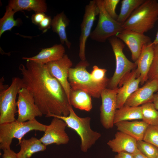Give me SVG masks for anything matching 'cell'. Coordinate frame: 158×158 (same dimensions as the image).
Masks as SVG:
<instances>
[{
	"label": "cell",
	"instance_id": "1",
	"mask_svg": "<svg viewBox=\"0 0 158 158\" xmlns=\"http://www.w3.org/2000/svg\"><path fill=\"white\" fill-rule=\"evenodd\" d=\"M20 64L23 87L32 94L36 104L46 117L51 115L68 116L70 105L67 95L59 81L49 73L45 64L26 60Z\"/></svg>",
	"mask_w": 158,
	"mask_h": 158
},
{
	"label": "cell",
	"instance_id": "2",
	"mask_svg": "<svg viewBox=\"0 0 158 158\" xmlns=\"http://www.w3.org/2000/svg\"><path fill=\"white\" fill-rule=\"evenodd\" d=\"M158 19V2L145 0L122 25L123 30L144 34L152 29Z\"/></svg>",
	"mask_w": 158,
	"mask_h": 158
},
{
	"label": "cell",
	"instance_id": "3",
	"mask_svg": "<svg viewBox=\"0 0 158 158\" xmlns=\"http://www.w3.org/2000/svg\"><path fill=\"white\" fill-rule=\"evenodd\" d=\"M89 63L86 60H81L74 68L69 70L68 80L71 88L83 90L91 97L99 98L102 91L107 88L109 82L101 83L95 82L87 71Z\"/></svg>",
	"mask_w": 158,
	"mask_h": 158
},
{
	"label": "cell",
	"instance_id": "4",
	"mask_svg": "<svg viewBox=\"0 0 158 158\" xmlns=\"http://www.w3.org/2000/svg\"><path fill=\"white\" fill-rule=\"evenodd\" d=\"M70 113L66 116L51 115L50 117H56L63 120L67 127L74 130L80 138L81 150L86 152L101 137L100 133L93 130L90 127V117L78 116L70 104L69 106Z\"/></svg>",
	"mask_w": 158,
	"mask_h": 158
},
{
	"label": "cell",
	"instance_id": "5",
	"mask_svg": "<svg viewBox=\"0 0 158 158\" xmlns=\"http://www.w3.org/2000/svg\"><path fill=\"white\" fill-rule=\"evenodd\" d=\"M47 125L42 124L35 118L25 122L16 120L12 122L0 124V148L2 150L10 149L13 138L18 140V144L23 136L32 130L44 132Z\"/></svg>",
	"mask_w": 158,
	"mask_h": 158
},
{
	"label": "cell",
	"instance_id": "6",
	"mask_svg": "<svg viewBox=\"0 0 158 158\" xmlns=\"http://www.w3.org/2000/svg\"><path fill=\"white\" fill-rule=\"evenodd\" d=\"M116 60V69L113 76L109 79L107 88H116L124 79L137 67L136 62L129 60L124 54L125 47L123 42L116 36L109 38Z\"/></svg>",
	"mask_w": 158,
	"mask_h": 158
},
{
	"label": "cell",
	"instance_id": "7",
	"mask_svg": "<svg viewBox=\"0 0 158 158\" xmlns=\"http://www.w3.org/2000/svg\"><path fill=\"white\" fill-rule=\"evenodd\" d=\"M22 87L21 78L14 77L8 88L0 89V124L16 120L15 118L17 112L16 99L19 90Z\"/></svg>",
	"mask_w": 158,
	"mask_h": 158
},
{
	"label": "cell",
	"instance_id": "8",
	"mask_svg": "<svg viewBox=\"0 0 158 158\" xmlns=\"http://www.w3.org/2000/svg\"><path fill=\"white\" fill-rule=\"evenodd\" d=\"M99 9L97 26L90 37L92 40L104 42L110 37L116 36L123 30L122 24L112 18L106 11L103 0H96Z\"/></svg>",
	"mask_w": 158,
	"mask_h": 158
},
{
	"label": "cell",
	"instance_id": "9",
	"mask_svg": "<svg viewBox=\"0 0 158 158\" xmlns=\"http://www.w3.org/2000/svg\"><path fill=\"white\" fill-rule=\"evenodd\" d=\"M18 95L17 121L25 122L42 116L43 114L35 104L33 95L27 89L22 88L19 90Z\"/></svg>",
	"mask_w": 158,
	"mask_h": 158
},
{
	"label": "cell",
	"instance_id": "10",
	"mask_svg": "<svg viewBox=\"0 0 158 158\" xmlns=\"http://www.w3.org/2000/svg\"><path fill=\"white\" fill-rule=\"evenodd\" d=\"M99 14V9L96 0L90 1L85 6L84 14L80 25L79 56L81 60H86L85 50L86 41L90 36L96 17Z\"/></svg>",
	"mask_w": 158,
	"mask_h": 158
},
{
	"label": "cell",
	"instance_id": "11",
	"mask_svg": "<svg viewBox=\"0 0 158 158\" xmlns=\"http://www.w3.org/2000/svg\"><path fill=\"white\" fill-rule=\"evenodd\" d=\"M118 87L111 89L106 88L101 94L102 104L100 107V120L103 127L106 129L112 128L114 119L117 109L116 96Z\"/></svg>",
	"mask_w": 158,
	"mask_h": 158
},
{
	"label": "cell",
	"instance_id": "12",
	"mask_svg": "<svg viewBox=\"0 0 158 158\" xmlns=\"http://www.w3.org/2000/svg\"><path fill=\"white\" fill-rule=\"evenodd\" d=\"M67 126L63 120L53 117L50 124L47 125L44 133L40 139L46 146L52 144L58 145L67 144L69 138L65 130Z\"/></svg>",
	"mask_w": 158,
	"mask_h": 158
},
{
	"label": "cell",
	"instance_id": "13",
	"mask_svg": "<svg viewBox=\"0 0 158 158\" xmlns=\"http://www.w3.org/2000/svg\"><path fill=\"white\" fill-rule=\"evenodd\" d=\"M45 65L50 74L59 81L63 87L69 102L71 88L68 77L69 69L73 65L72 61L68 55L65 54L62 58Z\"/></svg>",
	"mask_w": 158,
	"mask_h": 158
},
{
	"label": "cell",
	"instance_id": "14",
	"mask_svg": "<svg viewBox=\"0 0 158 158\" xmlns=\"http://www.w3.org/2000/svg\"><path fill=\"white\" fill-rule=\"evenodd\" d=\"M116 36L127 45L134 62L137 61L143 45L152 42L149 36L131 30H123Z\"/></svg>",
	"mask_w": 158,
	"mask_h": 158
},
{
	"label": "cell",
	"instance_id": "15",
	"mask_svg": "<svg viewBox=\"0 0 158 158\" xmlns=\"http://www.w3.org/2000/svg\"><path fill=\"white\" fill-rule=\"evenodd\" d=\"M158 91V82L155 80H148L128 97L124 105L138 107L152 102L154 93Z\"/></svg>",
	"mask_w": 158,
	"mask_h": 158
},
{
	"label": "cell",
	"instance_id": "16",
	"mask_svg": "<svg viewBox=\"0 0 158 158\" xmlns=\"http://www.w3.org/2000/svg\"><path fill=\"white\" fill-rule=\"evenodd\" d=\"M140 78L137 75L136 69L132 71L118 86L116 96L117 109L122 107L128 97L139 87Z\"/></svg>",
	"mask_w": 158,
	"mask_h": 158
},
{
	"label": "cell",
	"instance_id": "17",
	"mask_svg": "<svg viewBox=\"0 0 158 158\" xmlns=\"http://www.w3.org/2000/svg\"><path fill=\"white\" fill-rule=\"evenodd\" d=\"M151 43L143 45L136 62L137 74L141 78L140 84L143 85L148 80V74L154 55V45Z\"/></svg>",
	"mask_w": 158,
	"mask_h": 158
},
{
	"label": "cell",
	"instance_id": "18",
	"mask_svg": "<svg viewBox=\"0 0 158 158\" xmlns=\"http://www.w3.org/2000/svg\"><path fill=\"white\" fill-rule=\"evenodd\" d=\"M137 141L129 135L118 131L115 135L114 138L109 140L107 144L114 152H127L133 154L138 150Z\"/></svg>",
	"mask_w": 158,
	"mask_h": 158
},
{
	"label": "cell",
	"instance_id": "19",
	"mask_svg": "<svg viewBox=\"0 0 158 158\" xmlns=\"http://www.w3.org/2000/svg\"><path fill=\"white\" fill-rule=\"evenodd\" d=\"M62 44H56L49 48L42 49L37 55L32 57H23V60H29L43 64L62 58L65 54Z\"/></svg>",
	"mask_w": 158,
	"mask_h": 158
},
{
	"label": "cell",
	"instance_id": "20",
	"mask_svg": "<svg viewBox=\"0 0 158 158\" xmlns=\"http://www.w3.org/2000/svg\"><path fill=\"white\" fill-rule=\"evenodd\" d=\"M117 129L132 137L137 141L142 140L149 125L144 121H123L114 124Z\"/></svg>",
	"mask_w": 158,
	"mask_h": 158
},
{
	"label": "cell",
	"instance_id": "21",
	"mask_svg": "<svg viewBox=\"0 0 158 158\" xmlns=\"http://www.w3.org/2000/svg\"><path fill=\"white\" fill-rule=\"evenodd\" d=\"M18 145L20 146V150L17 153L18 158H30L34 153L45 150L47 146L40 139L34 137L28 139L23 138Z\"/></svg>",
	"mask_w": 158,
	"mask_h": 158
},
{
	"label": "cell",
	"instance_id": "22",
	"mask_svg": "<svg viewBox=\"0 0 158 158\" xmlns=\"http://www.w3.org/2000/svg\"><path fill=\"white\" fill-rule=\"evenodd\" d=\"M16 12L23 10L45 13L47 6L44 0H11L8 5Z\"/></svg>",
	"mask_w": 158,
	"mask_h": 158
},
{
	"label": "cell",
	"instance_id": "23",
	"mask_svg": "<svg viewBox=\"0 0 158 158\" xmlns=\"http://www.w3.org/2000/svg\"><path fill=\"white\" fill-rule=\"evenodd\" d=\"M69 22V19L63 11L54 17L51 26L53 32L58 35L61 44H65L68 49L70 48L72 44L68 39L66 29Z\"/></svg>",
	"mask_w": 158,
	"mask_h": 158
},
{
	"label": "cell",
	"instance_id": "24",
	"mask_svg": "<svg viewBox=\"0 0 158 158\" xmlns=\"http://www.w3.org/2000/svg\"><path fill=\"white\" fill-rule=\"evenodd\" d=\"M69 102L72 106L81 110L90 111L92 107L91 96L80 90L71 88Z\"/></svg>",
	"mask_w": 158,
	"mask_h": 158
},
{
	"label": "cell",
	"instance_id": "25",
	"mask_svg": "<svg viewBox=\"0 0 158 158\" xmlns=\"http://www.w3.org/2000/svg\"><path fill=\"white\" fill-rule=\"evenodd\" d=\"M142 119L141 106L130 107L124 105L117 109L114 119V124L123 121Z\"/></svg>",
	"mask_w": 158,
	"mask_h": 158
},
{
	"label": "cell",
	"instance_id": "26",
	"mask_svg": "<svg viewBox=\"0 0 158 158\" xmlns=\"http://www.w3.org/2000/svg\"><path fill=\"white\" fill-rule=\"evenodd\" d=\"M145 0H123L121 2L120 13L116 20L123 24L133 12L141 5Z\"/></svg>",
	"mask_w": 158,
	"mask_h": 158
},
{
	"label": "cell",
	"instance_id": "27",
	"mask_svg": "<svg viewBox=\"0 0 158 158\" xmlns=\"http://www.w3.org/2000/svg\"><path fill=\"white\" fill-rule=\"evenodd\" d=\"M16 13L8 5L6 6L4 15L0 19V37L6 31H11L13 27L19 24L20 20L14 19V16Z\"/></svg>",
	"mask_w": 158,
	"mask_h": 158
},
{
	"label": "cell",
	"instance_id": "28",
	"mask_svg": "<svg viewBox=\"0 0 158 158\" xmlns=\"http://www.w3.org/2000/svg\"><path fill=\"white\" fill-rule=\"evenodd\" d=\"M141 107L142 121L149 125H158V110L152 102L142 104Z\"/></svg>",
	"mask_w": 158,
	"mask_h": 158
},
{
	"label": "cell",
	"instance_id": "29",
	"mask_svg": "<svg viewBox=\"0 0 158 158\" xmlns=\"http://www.w3.org/2000/svg\"><path fill=\"white\" fill-rule=\"evenodd\" d=\"M138 149L148 158H156L158 155V148L143 140L137 141Z\"/></svg>",
	"mask_w": 158,
	"mask_h": 158
},
{
	"label": "cell",
	"instance_id": "30",
	"mask_svg": "<svg viewBox=\"0 0 158 158\" xmlns=\"http://www.w3.org/2000/svg\"><path fill=\"white\" fill-rule=\"evenodd\" d=\"M142 140L158 148V126L149 125Z\"/></svg>",
	"mask_w": 158,
	"mask_h": 158
},
{
	"label": "cell",
	"instance_id": "31",
	"mask_svg": "<svg viewBox=\"0 0 158 158\" xmlns=\"http://www.w3.org/2000/svg\"><path fill=\"white\" fill-rule=\"evenodd\" d=\"M153 45L154 57L148 74V80H155L158 82V44Z\"/></svg>",
	"mask_w": 158,
	"mask_h": 158
},
{
	"label": "cell",
	"instance_id": "32",
	"mask_svg": "<svg viewBox=\"0 0 158 158\" xmlns=\"http://www.w3.org/2000/svg\"><path fill=\"white\" fill-rule=\"evenodd\" d=\"M107 71L106 69L101 68L97 66L94 65L90 74L92 79L96 83H101L109 82V79L106 75Z\"/></svg>",
	"mask_w": 158,
	"mask_h": 158
},
{
	"label": "cell",
	"instance_id": "33",
	"mask_svg": "<svg viewBox=\"0 0 158 158\" xmlns=\"http://www.w3.org/2000/svg\"><path fill=\"white\" fill-rule=\"evenodd\" d=\"M103 1L106 11L112 18L116 20L118 15L116 12V9L120 0H103Z\"/></svg>",
	"mask_w": 158,
	"mask_h": 158
},
{
	"label": "cell",
	"instance_id": "34",
	"mask_svg": "<svg viewBox=\"0 0 158 158\" xmlns=\"http://www.w3.org/2000/svg\"><path fill=\"white\" fill-rule=\"evenodd\" d=\"M52 20L50 16L47 15L38 25L39 29L43 32H46L51 26Z\"/></svg>",
	"mask_w": 158,
	"mask_h": 158
},
{
	"label": "cell",
	"instance_id": "35",
	"mask_svg": "<svg viewBox=\"0 0 158 158\" xmlns=\"http://www.w3.org/2000/svg\"><path fill=\"white\" fill-rule=\"evenodd\" d=\"M47 15L45 13L38 12L33 14L31 17L32 22L35 25H38Z\"/></svg>",
	"mask_w": 158,
	"mask_h": 158
},
{
	"label": "cell",
	"instance_id": "36",
	"mask_svg": "<svg viewBox=\"0 0 158 158\" xmlns=\"http://www.w3.org/2000/svg\"><path fill=\"white\" fill-rule=\"evenodd\" d=\"M3 151V153L1 158H18L17 153L11 149H5Z\"/></svg>",
	"mask_w": 158,
	"mask_h": 158
},
{
	"label": "cell",
	"instance_id": "37",
	"mask_svg": "<svg viewBox=\"0 0 158 158\" xmlns=\"http://www.w3.org/2000/svg\"><path fill=\"white\" fill-rule=\"evenodd\" d=\"M113 158H133L132 154L127 152H121L118 153Z\"/></svg>",
	"mask_w": 158,
	"mask_h": 158
},
{
	"label": "cell",
	"instance_id": "38",
	"mask_svg": "<svg viewBox=\"0 0 158 158\" xmlns=\"http://www.w3.org/2000/svg\"><path fill=\"white\" fill-rule=\"evenodd\" d=\"M132 155L133 158H148L142 153L138 150L132 154Z\"/></svg>",
	"mask_w": 158,
	"mask_h": 158
},
{
	"label": "cell",
	"instance_id": "39",
	"mask_svg": "<svg viewBox=\"0 0 158 158\" xmlns=\"http://www.w3.org/2000/svg\"><path fill=\"white\" fill-rule=\"evenodd\" d=\"M152 102L154 104L156 109L158 110V93L154 94V95Z\"/></svg>",
	"mask_w": 158,
	"mask_h": 158
},
{
	"label": "cell",
	"instance_id": "40",
	"mask_svg": "<svg viewBox=\"0 0 158 158\" xmlns=\"http://www.w3.org/2000/svg\"><path fill=\"white\" fill-rule=\"evenodd\" d=\"M151 44L153 45L158 44V30L155 39L153 42H152Z\"/></svg>",
	"mask_w": 158,
	"mask_h": 158
},
{
	"label": "cell",
	"instance_id": "41",
	"mask_svg": "<svg viewBox=\"0 0 158 158\" xmlns=\"http://www.w3.org/2000/svg\"><path fill=\"white\" fill-rule=\"evenodd\" d=\"M156 158H158V156L156 157Z\"/></svg>",
	"mask_w": 158,
	"mask_h": 158
},
{
	"label": "cell",
	"instance_id": "42",
	"mask_svg": "<svg viewBox=\"0 0 158 158\" xmlns=\"http://www.w3.org/2000/svg\"><path fill=\"white\" fill-rule=\"evenodd\" d=\"M157 93H158V91L157 92Z\"/></svg>",
	"mask_w": 158,
	"mask_h": 158
},
{
	"label": "cell",
	"instance_id": "43",
	"mask_svg": "<svg viewBox=\"0 0 158 158\" xmlns=\"http://www.w3.org/2000/svg\"><path fill=\"white\" fill-rule=\"evenodd\" d=\"M157 126H158V125Z\"/></svg>",
	"mask_w": 158,
	"mask_h": 158
}]
</instances>
